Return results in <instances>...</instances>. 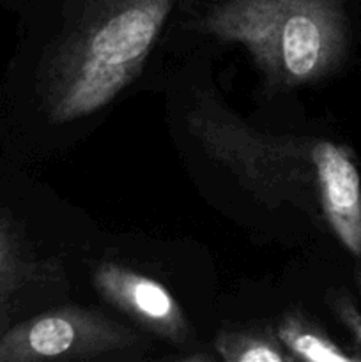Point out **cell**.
Instances as JSON below:
<instances>
[{
	"label": "cell",
	"instance_id": "6",
	"mask_svg": "<svg viewBox=\"0 0 361 362\" xmlns=\"http://www.w3.org/2000/svg\"><path fill=\"white\" fill-rule=\"evenodd\" d=\"M16 278H14V265L9 260V247H7L6 237L0 232V308L7 293L13 290Z\"/></svg>",
	"mask_w": 361,
	"mask_h": 362
},
{
	"label": "cell",
	"instance_id": "1",
	"mask_svg": "<svg viewBox=\"0 0 361 362\" xmlns=\"http://www.w3.org/2000/svg\"><path fill=\"white\" fill-rule=\"evenodd\" d=\"M168 0H130L113 13L94 35L81 80L69 110L85 112L112 95L113 81L134 66L154 39Z\"/></svg>",
	"mask_w": 361,
	"mask_h": 362
},
{
	"label": "cell",
	"instance_id": "2",
	"mask_svg": "<svg viewBox=\"0 0 361 362\" xmlns=\"http://www.w3.org/2000/svg\"><path fill=\"white\" fill-rule=\"evenodd\" d=\"M322 198L336 235L354 255H361L360 173L336 145L319 144L314 151Z\"/></svg>",
	"mask_w": 361,
	"mask_h": 362
},
{
	"label": "cell",
	"instance_id": "3",
	"mask_svg": "<svg viewBox=\"0 0 361 362\" xmlns=\"http://www.w3.org/2000/svg\"><path fill=\"white\" fill-rule=\"evenodd\" d=\"M326 27L314 11L301 9L285 20L282 28V55L287 69L297 78L314 73L326 49Z\"/></svg>",
	"mask_w": 361,
	"mask_h": 362
},
{
	"label": "cell",
	"instance_id": "5",
	"mask_svg": "<svg viewBox=\"0 0 361 362\" xmlns=\"http://www.w3.org/2000/svg\"><path fill=\"white\" fill-rule=\"evenodd\" d=\"M297 352L301 354L303 357L310 361H317V362H347L350 361L345 354L338 352L335 346L328 345L322 339L315 338L311 334H303L296 339L294 343Z\"/></svg>",
	"mask_w": 361,
	"mask_h": 362
},
{
	"label": "cell",
	"instance_id": "7",
	"mask_svg": "<svg viewBox=\"0 0 361 362\" xmlns=\"http://www.w3.org/2000/svg\"><path fill=\"white\" fill-rule=\"evenodd\" d=\"M239 359L244 362H276L282 357L273 352L271 349H268V346H253V349H248Z\"/></svg>",
	"mask_w": 361,
	"mask_h": 362
},
{
	"label": "cell",
	"instance_id": "4",
	"mask_svg": "<svg viewBox=\"0 0 361 362\" xmlns=\"http://www.w3.org/2000/svg\"><path fill=\"white\" fill-rule=\"evenodd\" d=\"M131 299L142 313L151 318H165L172 311V300L168 293L159 285L145 279L134 283L131 288Z\"/></svg>",
	"mask_w": 361,
	"mask_h": 362
}]
</instances>
